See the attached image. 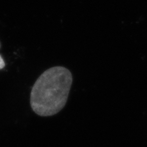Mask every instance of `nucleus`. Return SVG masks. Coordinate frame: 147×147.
Returning <instances> with one entry per match:
<instances>
[{"label":"nucleus","mask_w":147,"mask_h":147,"mask_svg":"<svg viewBox=\"0 0 147 147\" xmlns=\"http://www.w3.org/2000/svg\"><path fill=\"white\" fill-rule=\"evenodd\" d=\"M4 66H5V63H4L1 55H0V69H2L3 67H4Z\"/></svg>","instance_id":"f03ea898"},{"label":"nucleus","mask_w":147,"mask_h":147,"mask_svg":"<svg viewBox=\"0 0 147 147\" xmlns=\"http://www.w3.org/2000/svg\"><path fill=\"white\" fill-rule=\"evenodd\" d=\"M0 48H1V43H0Z\"/></svg>","instance_id":"7ed1b4c3"},{"label":"nucleus","mask_w":147,"mask_h":147,"mask_svg":"<svg viewBox=\"0 0 147 147\" xmlns=\"http://www.w3.org/2000/svg\"><path fill=\"white\" fill-rule=\"evenodd\" d=\"M73 82L72 73L63 66L45 71L34 82L30 93V105L40 117L53 116L65 106Z\"/></svg>","instance_id":"f257e3e1"}]
</instances>
